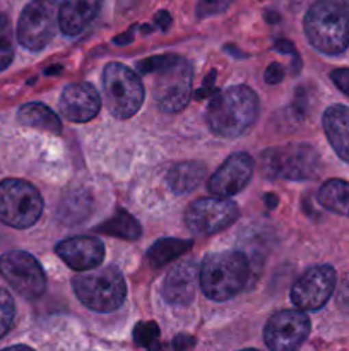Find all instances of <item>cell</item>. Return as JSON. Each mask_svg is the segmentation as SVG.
<instances>
[{
	"instance_id": "83f0119b",
	"label": "cell",
	"mask_w": 349,
	"mask_h": 351,
	"mask_svg": "<svg viewBox=\"0 0 349 351\" xmlns=\"http://www.w3.org/2000/svg\"><path fill=\"white\" fill-rule=\"evenodd\" d=\"M16 315V305L9 291L0 288V339L10 331Z\"/></svg>"
},
{
	"instance_id": "6da1fadb",
	"label": "cell",
	"mask_w": 349,
	"mask_h": 351,
	"mask_svg": "<svg viewBox=\"0 0 349 351\" xmlns=\"http://www.w3.org/2000/svg\"><path fill=\"white\" fill-rule=\"evenodd\" d=\"M259 117V96L248 86H231L214 93L205 112V120L214 134L238 137L248 132Z\"/></svg>"
},
{
	"instance_id": "60d3db41",
	"label": "cell",
	"mask_w": 349,
	"mask_h": 351,
	"mask_svg": "<svg viewBox=\"0 0 349 351\" xmlns=\"http://www.w3.org/2000/svg\"><path fill=\"white\" fill-rule=\"evenodd\" d=\"M242 351H259V350H242Z\"/></svg>"
},
{
	"instance_id": "3957f363",
	"label": "cell",
	"mask_w": 349,
	"mask_h": 351,
	"mask_svg": "<svg viewBox=\"0 0 349 351\" xmlns=\"http://www.w3.org/2000/svg\"><path fill=\"white\" fill-rule=\"evenodd\" d=\"M305 34L313 48L339 55L349 47V12L335 0H318L303 21Z\"/></svg>"
},
{
	"instance_id": "2e32d148",
	"label": "cell",
	"mask_w": 349,
	"mask_h": 351,
	"mask_svg": "<svg viewBox=\"0 0 349 351\" xmlns=\"http://www.w3.org/2000/svg\"><path fill=\"white\" fill-rule=\"evenodd\" d=\"M58 105L65 119L75 123H84L98 115L101 98L94 86L89 82H72L64 88Z\"/></svg>"
},
{
	"instance_id": "ac0fdd59",
	"label": "cell",
	"mask_w": 349,
	"mask_h": 351,
	"mask_svg": "<svg viewBox=\"0 0 349 351\" xmlns=\"http://www.w3.org/2000/svg\"><path fill=\"white\" fill-rule=\"evenodd\" d=\"M103 0H64L58 12V26L68 36L82 33L99 14Z\"/></svg>"
},
{
	"instance_id": "4fadbf2b",
	"label": "cell",
	"mask_w": 349,
	"mask_h": 351,
	"mask_svg": "<svg viewBox=\"0 0 349 351\" xmlns=\"http://www.w3.org/2000/svg\"><path fill=\"white\" fill-rule=\"evenodd\" d=\"M310 319L301 311H281L267 321L263 341L270 351H294L310 335Z\"/></svg>"
},
{
	"instance_id": "d590c367",
	"label": "cell",
	"mask_w": 349,
	"mask_h": 351,
	"mask_svg": "<svg viewBox=\"0 0 349 351\" xmlns=\"http://www.w3.org/2000/svg\"><path fill=\"white\" fill-rule=\"evenodd\" d=\"M2 351H34V350H31L29 346L17 345V346H10V348H5V350H2Z\"/></svg>"
},
{
	"instance_id": "1f68e13d",
	"label": "cell",
	"mask_w": 349,
	"mask_h": 351,
	"mask_svg": "<svg viewBox=\"0 0 349 351\" xmlns=\"http://www.w3.org/2000/svg\"><path fill=\"white\" fill-rule=\"evenodd\" d=\"M154 23H156V26L159 27L161 31H166L171 24L170 12H166V10H159V12L154 16Z\"/></svg>"
},
{
	"instance_id": "52a82bcc",
	"label": "cell",
	"mask_w": 349,
	"mask_h": 351,
	"mask_svg": "<svg viewBox=\"0 0 349 351\" xmlns=\"http://www.w3.org/2000/svg\"><path fill=\"white\" fill-rule=\"evenodd\" d=\"M43 213V197L33 184L21 178L0 182V221L12 228H29Z\"/></svg>"
},
{
	"instance_id": "d4e9b609",
	"label": "cell",
	"mask_w": 349,
	"mask_h": 351,
	"mask_svg": "<svg viewBox=\"0 0 349 351\" xmlns=\"http://www.w3.org/2000/svg\"><path fill=\"white\" fill-rule=\"evenodd\" d=\"M91 211V195L86 191H75L62 202L60 218L67 223H75L84 219Z\"/></svg>"
},
{
	"instance_id": "30bf717a",
	"label": "cell",
	"mask_w": 349,
	"mask_h": 351,
	"mask_svg": "<svg viewBox=\"0 0 349 351\" xmlns=\"http://www.w3.org/2000/svg\"><path fill=\"white\" fill-rule=\"evenodd\" d=\"M0 274L17 295L36 300L44 293L47 276L38 259L24 250H10L0 257Z\"/></svg>"
},
{
	"instance_id": "8d00e7d4",
	"label": "cell",
	"mask_w": 349,
	"mask_h": 351,
	"mask_svg": "<svg viewBox=\"0 0 349 351\" xmlns=\"http://www.w3.org/2000/svg\"><path fill=\"white\" fill-rule=\"evenodd\" d=\"M266 19L269 21V23H277V21H279V14H276V12H267V14H266Z\"/></svg>"
},
{
	"instance_id": "e575fe53",
	"label": "cell",
	"mask_w": 349,
	"mask_h": 351,
	"mask_svg": "<svg viewBox=\"0 0 349 351\" xmlns=\"http://www.w3.org/2000/svg\"><path fill=\"white\" fill-rule=\"evenodd\" d=\"M113 41H115L116 45H127V43H130V41H132V31H129V33L122 34V36H116Z\"/></svg>"
},
{
	"instance_id": "603a6c76",
	"label": "cell",
	"mask_w": 349,
	"mask_h": 351,
	"mask_svg": "<svg viewBox=\"0 0 349 351\" xmlns=\"http://www.w3.org/2000/svg\"><path fill=\"white\" fill-rule=\"evenodd\" d=\"M192 247L190 240H181V239H161L156 240L153 245L147 250L146 257L147 263L151 264V267L154 269H159V267L166 266L171 261L178 259V257L183 256L185 252H188Z\"/></svg>"
},
{
	"instance_id": "7a4b0ae2",
	"label": "cell",
	"mask_w": 349,
	"mask_h": 351,
	"mask_svg": "<svg viewBox=\"0 0 349 351\" xmlns=\"http://www.w3.org/2000/svg\"><path fill=\"white\" fill-rule=\"evenodd\" d=\"M250 280L248 259L242 252L222 250L202 261L198 283L202 293L214 302L231 300L245 290Z\"/></svg>"
},
{
	"instance_id": "5bb4252c",
	"label": "cell",
	"mask_w": 349,
	"mask_h": 351,
	"mask_svg": "<svg viewBox=\"0 0 349 351\" xmlns=\"http://www.w3.org/2000/svg\"><path fill=\"white\" fill-rule=\"evenodd\" d=\"M255 161L246 153H235L209 178L207 189L218 197H231L248 185Z\"/></svg>"
},
{
	"instance_id": "44dd1931",
	"label": "cell",
	"mask_w": 349,
	"mask_h": 351,
	"mask_svg": "<svg viewBox=\"0 0 349 351\" xmlns=\"http://www.w3.org/2000/svg\"><path fill=\"white\" fill-rule=\"evenodd\" d=\"M17 120H19L23 125L33 127V129L44 130V132H50L58 136L62 134V122L57 117V113L51 108H48L44 103H26L19 108L17 112Z\"/></svg>"
},
{
	"instance_id": "f1b7e54d",
	"label": "cell",
	"mask_w": 349,
	"mask_h": 351,
	"mask_svg": "<svg viewBox=\"0 0 349 351\" xmlns=\"http://www.w3.org/2000/svg\"><path fill=\"white\" fill-rule=\"evenodd\" d=\"M331 79L344 95L349 96V69H335L331 72Z\"/></svg>"
},
{
	"instance_id": "8fae6325",
	"label": "cell",
	"mask_w": 349,
	"mask_h": 351,
	"mask_svg": "<svg viewBox=\"0 0 349 351\" xmlns=\"http://www.w3.org/2000/svg\"><path fill=\"white\" fill-rule=\"evenodd\" d=\"M240 209L226 197H202L185 211V225L198 235H214L238 219Z\"/></svg>"
},
{
	"instance_id": "9a60e30c",
	"label": "cell",
	"mask_w": 349,
	"mask_h": 351,
	"mask_svg": "<svg viewBox=\"0 0 349 351\" xmlns=\"http://www.w3.org/2000/svg\"><path fill=\"white\" fill-rule=\"evenodd\" d=\"M55 254L74 271H92L105 259V245L91 235H79L62 240L55 247Z\"/></svg>"
},
{
	"instance_id": "f35d334b",
	"label": "cell",
	"mask_w": 349,
	"mask_h": 351,
	"mask_svg": "<svg viewBox=\"0 0 349 351\" xmlns=\"http://www.w3.org/2000/svg\"><path fill=\"white\" fill-rule=\"evenodd\" d=\"M286 2L293 7H300V3L303 2V0H286Z\"/></svg>"
},
{
	"instance_id": "277c9868",
	"label": "cell",
	"mask_w": 349,
	"mask_h": 351,
	"mask_svg": "<svg viewBox=\"0 0 349 351\" xmlns=\"http://www.w3.org/2000/svg\"><path fill=\"white\" fill-rule=\"evenodd\" d=\"M75 297L89 311L108 314L122 307L127 297L123 274L115 266L81 273L72 280Z\"/></svg>"
},
{
	"instance_id": "8992f818",
	"label": "cell",
	"mask_w": 349,
	"mask_h": 351,
	"mask_svg": "<svg viewBox=\"0 0 349 351\" xmlns=\"http://www.w3.org/2000/svg\"><path fill=\"white\" fill-rule=\"evenodd\" d=\"M260 170L267 178L310 180L320 170V156L310 144L270 147L260 156Z\"/></svg>"
},
{
	"instance_id": "e0dca14e",
	"label": "cell",
	"mask_w": 349,
	"mask_h": 351,
	"mask_svg": "<svg viewBox=\"0 0 349 351\" xmlns=\"http://www.w3.org/2000/svg\"><path fill=\"white\" fill-rule=\"evenodd\" d=\"M198 269L195 259L180 261L163 281L161 293L170 305L174 307H187L195 298L198 283Z\"/></svg>"
},
{
	"instance_id": "836d02e7",
	"label": "cell",
	"mask_w": 349,
	"mask_h": 351,
	"mask_svg": "<svg viewBox=\"0 0 349 351\" xmlns=\"http://www.w3.org/2000/svg\"><path fill=\"white\" fill-rule=\"evenodd\" d=\"M337 300H339V305H341V307H344L346 311H349V281L348 283L342 285L341 293H339Z\"/></svg>"
},
{
	"instance_id": "9c48e42d",
	"label": "cell",
	"mask_w": 349,
	"mask_h": 351,
	"mask_svg": "<svg viewBox=\"0 0 349 351\" xmlns=\"http://www.w3.org/2000/svg\"><path fill=\"white\" fill-rule=\"evenodd\" d=\"M58 12L57 0H33L24 7L17 23V40L24 48L40 51L57 34Z\"/></svg>"
},
{
	"instance_id": "4316f807",
	"label": "cell",
	"mask_w": 349,
	"mask_h": 351,
	"mask_svg": "<svg viewBox=\"0 0 349 351\" xmlns=\"http://www.w3.org/2000/svg\"><path fill=\"white\" fill-rule=\"evenodd\" d=\"M159 328L156 322H139L133 329V341L149 351H159Z\"/></svg>"
},
{
	"instance_id": "ab89813d",
	"label": "cell",
	"mask_w": 349,
	"mask_h": 351,
	"mask_svg": "<svg viewBox=\"0 0 349 351\" xmlns=\"http://www.w3.org/2000/svg\"><path fill=\"white\" fill-rule=\"evenodd\" d=\"M342 2H344L346 9H348V12H349V0H342Z\"/></svg>"
},
{
	"instance_id": "7c38bea8",
	"label": "cell",
	"mask_w": 349,
	"mask_h": 351,
	"mask_svg": "<svg viewBox=\"0 0 349 351\" xmlns=\"http://www.w3.org/2000/svg\"><path fill=\"white\" fill-rule=\"evenodd\" d=\"M337 274L332 266L320 264L301 274L291 287V302L296 311H318L332 297Z\"/></svg>"
},
{
	"instance_id": "4dcf8cb0",
	"label": "cell",
	"mask_w": 349,
	"mask_h": 351,
	"mask_svg": "<svg viewBox=\"0 0 349 351\" xmlns=\"http://www.w3.org/2000/svg\"><path fill=\"white\" fill-rule=\"evenodd\" d=\"M192 346H194V338H190V336L180 335L173 339V348L177 351H188Z\"/></svg>"
},
{
	"instance_id": "74e56055",
	"label": "cell",
	"mask_w": 349,
	"mask_h": 351,
	"mask_svg": "<svg viewBox=\"0 0 349 351\" xmlns=\"http://www.w3.org/2000/svg\"><path fill=\"white\" fill-rule=\"evenodd\" d=\"M60 71H62L60 65H53V69H47V72H44V74H48V75H50V74H58V72H60Z\"/></svg>"
},
{
	"instance_id": "f546056e",
	"label": "cell",
	"mask_w": 349,
	"mask_h": 351,
	"mask_svg": "<svg viewBox=\"0 0 349 351\" xmlns=\"http://www.w3.org/2000/svg\"><path fill=\"white\" fill-rule=\"evenodd\" d=\"M263 77H266V82H269V84H277V82L283 81L284 69L281 67L277 62H274V64H270L269 67L266 69V74H263Z\"/></svg>"
},
{
	"instance_id": "484cf974",
	"label": "cell",
	"mask_w": 349,
	"mask_h": 351,
	"mask_svg": "<svg viewBox=\"0 0 349 351\" xmlns=\"http://www.w3.org/2000/svg\"><path fill=\"white\" fill-rule=\"evenodd\" d=\"M14 58L12 24L5 14H0V72L5 71Z\"/></svg>"
},
{
	"instance_id": "d6986e66",
	"label": "cell",
	"mask_w": 349,
	"mask_h": 351,
	"mask_svg": "<svg viewBox=\"0 0 349 351\" xmlns=\"http://www.w3.org/2000/svg\"><path fill=\"white\" fill-rule=\"evenodd\" d=\"M324 130L332 149L349 163V106L332 105L324 113Z\"/></svg>"
},
{
	"instance_id": "5b68a950",
	"label": "cell",
	"mask_w": 349,
	"mask_h": 351,
	"mask_svg": "<svg viewBox=\"0 0 349 351\" xmlns=\"http://www.w3.org/2000/svg\"><path fill=\"white\" fill-rule=\"evenodd\" d=\"M103 96L115 119L127 120L142 106L146 91L139 75L120 62H109L103 71Z\"/></svg>"
},
{
	"instance_id": "7402d4cb",
	"label": "cell",
	"mask_w": 349,
	"mask_h": 351,
	"mask_svg": "<svg viewBox=\"0 0 349 351\" xmlns=\"http://www.w3.org/2000/svg\"><path fill=\"white\" fill-rule=\"evenodd\" d=\"M317 199L322 208L349 218V182L339 178L327 180L318 189Z\"/></svg>"
},
{
	"instance_id": "ba28073f",
	"label": "cell",
	"mask_w": 349,
	"mask_h": 351,
	"mask_svg": "<svg viewBox=\"0 0 349 351\" xmlns=\"http://www.w3.org/2000/svg\"><path fill=\"white\" fill-rule=\"evenodd\" d=\"M194 71L187 58L170 53L166 64L156 72L154 99L157 106L168 113L181 112L190 101Z\"/></svg>"
},
{
	"instance_id": "ffe728a7",
	"label": "cell",
	"mask_w": 349,
	"mask_h": 351,
	"mask_svg": "<svg viewBox=\"0 0 349 351\" xmlns=\"http://www.w3.org/2000/svg\"><path fill=\"white\" fill-rule=\"evenodd\" d=\"M205 177V167L198 161H183L170 168L166 175L168 187L177 195H183L197 189Z\"/></svg>"
},
{
	"instance_id": "cb8c5ba5",
	"label": "cell",
	"mask_w": 349,
	"mask_h": 351,
	"mask_svg": "<svg viewBox=\"0 0 349 351\" xmlns=\"http://www.w3.org/2000/svg\"><path fill=\"white\" fill-rule=\"evenodd\" d=\"M96 232L105 233V235L115 237V239L129 240H139L142 235V228H140V223L133 218L132 215H129L123 209H118L108 221L101 223V225L96 226Z\"/></svg>"
},
{
	"instance_id": "d6a6232c",
	"label": "cell",
	"mask_w": 349,
	"mask_h": 351,
	"mask_svg": "<svg viewBox=\"0 0 349 351\" xmlns=\"http://www.w3.org/2000/svg\"><path fill=\"white\" fill-rule=\"evenodd\" d=\"M274 48H276L277 51H283V53H289L293 55V57H296V50H294L293 43L287 40H277L276 45H274Z\"/></svg>"
}]
</instances>
